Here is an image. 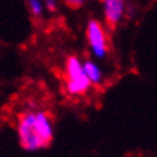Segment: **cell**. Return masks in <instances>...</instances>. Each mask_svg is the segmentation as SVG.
Returning a JSON list of instances; mask_svg holds the SVG:
<instances>
[{
	"label": "cell",
	"mask_w": 157,
	"mask_h": 157,
	"mask_svg": "<svg viewBox=\"0 0 157 157\" xmlns=\"http://www.w3.org/2000/svg\"><path fill=\"white\" fill-rule=\"evenodd\" d=\"M17 137L21 148L36 152L45 148L53 139V125L44 112H25L17 123Z\"/></svg>",
	"instance_id": "6da1fadb"
},
{
	"label": "cell",
	"mask_w": 157,
	"mask_h": 157,
	"mask_svg": "<svg viewBox=\"0 0 157 157\" xmlns=\"http://www.w3.org/2000/svg\"><path fill=\"white\" fill-rule=\"evenodd\" d=\"M67 77H68L67 88L71 95L85 93L91 87V83L83 71V63L75 56H71L67 60Z\"/></svg>",
	"instance_id": "7a4b0ae2"
},
{
	"label": "cell",
	"mask_w": 157,
	"mask_h": 157,
	"mask_svg": "<svg viewBox=\"0 0 157 157\" xmlns=\"http://www.w3.org/2000/svg\"><path fill=\"white\" fill-rule=\"evenodd\" d=\"M87 37L92 52L97 59H104L107 56V36L99 21L91 20L88 23Z\"/></svg>",
	"instance_id": "3957f363"
},
{
	"label": "cell",
	"mask_w": 157,
	"mask_h": 157,
	"mask_svg": "<svg viewBox=\"0 0 157 157\" xmlns=\"http://www.w3.org/2000/svg\"><path fill=\"white\" fill-rule=\"evenodd\" d=\"M103 8L108 24L116 25L124 15L125 3L124 0H103Z\"/></svg>",
	"instance_id": "277c9868"
},
{
	"label": "cell",
	"mask_w": 157,
	"mask_h": 157,
	"mask_svg": "<svg viewBox=\"0 0 157 157\" xmlns=\"http://www.w3.org/2000/svg\"><path fill=\"white\" fill-rule=\"evenodd\" d=\"M83 71L91 84H99L103 78V72L100 67L93 61H85L83 64Z\"/></svg>",
	"instance_id": "5b68a950"
},
{
	"label": "cell",
	"mask_w": 157,
	"mask_h": 157,
	"mask_svg": "<svg viewBox=\"0 0 157 157\" xmlns=\"http://www.w3.org/2000/svg\"><path fill=\"white\" fill-rule=\"evenodd\" d=\"M28 3H29L31 12H32L33 15H36V16L41 15V12H43V4H41L40 0H32V2H28Z\"/></svg>",
	"instance_id": "8992f818"
},
{
	"label": "cell",
	"mask_w": 157,
	"mask_h": 157,
	"mask_svg": "<svg viewBox=\"0 0 157 157\" xmlns=\"http://www.w3.org/2000/svg\"><path fill=\"white\" fill-rule=\"evenodd\" d=\"M67 3L72 7H80L85 3V0H67Z\"/></svg>",
	"instance_id": "52a82bcc"
},
{
	"label": "cell",
	"mask_w": 157,
	"mask_h": 157,
	"mask_svg": "<svg viewBox=\"0 0 157 157\" xmlns=\"http://www.w3.org/2000/svg\"><path fill=\"white\" fill-rule=\"evenodd\" d=\"M45 7L49 11H55L56 10V2L55 0H45Z\"/></svg>",
	"instance_id": "ba28073f"
},
{
	"label": "cell",
	"mask_w": 157,
	"mask_h": 157,
	"mask_svg": "<svg viewBox=\"0 0 157 157\" xmlns=\"http://www.w3.org/2000/svg\"><path fill=\"white\" fill-rule=\"evenodd\" d=\"M28 2H32V0H28Z\"/></svg>",
	"instance_id": "9c48e42d"
}]
</instances>
